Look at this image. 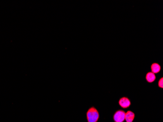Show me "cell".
Returning a JSON list of instances; mask_svg holds the SVG:
<instances>
[{
	"label": "cell",
	"instance_id": "obj_1",
	"mask_svg": "<svg viewBox=\"0 0 163 122\" xmlns=\"http://www.w3.org/2000/svg\"><path fill=\"white\" fill-rule=\"evenodd\" d=\"M87 122H97L100 118V114L94 106L89 108L86 112Z\"/></svg>",
	"mask_w": 163,
	"mask_h": 122
},
{
	"label": "cell",
	"instance_id": "obj_4",
	"mask_svg": "<svg viewBox=\"0 0 163 122\" xmlns=\"http://www.w3.org/2000/svg\"><path fill=\"white\" fill-rule=\"evenodd\" d=\"M135 117V113L131 111H128L127 112H125V120L126 122H133Z\"/></svg>",
	"mask_w": 163,
	"mask_h": 122
},
{
	"label": "cell",
	"instance_id": "obj_2",
	"mask_svg": "<svg viewBox=\"0 0 163 122\" xmlns=\"http://www.w3.org/2000/svg\"><path fill=\"white\" fill-rule=\"evenodd\" d=\"M125 112L122 109H119L114 114L113 119L114 122H123L125 120Z\"/></svg>",
	"mask_w": 163,
	"mask_h": 122
},
{
	"label": "cell",
	"instance_id": "obj_6",
	"mask_svg": "<svg viewBox=\"0 0 163 122\" xmlns=\"http://www.w3.org/2000/svg\"><path fill=\"white\" fill-rule=\"evenodd\" d=\"M151 70L154 74L159 73L161 70V66L158 63H153L151 65Z\"/></svg>",
	"mask_w": 163,
	"mask_h": 122
},
{
	"label": "cell",
	"instance_id": "obj_3",
	"mask_svg": "<svg viewBox=\"0 0 163 122\" xmlns=\"http://www.w3.org/2000/svg\"><path fill=\"white\" fill-rule=\"evenodd\" d=\"M119 105L123 109H128L131 105V101L128 98L123 97L119 101Z\"/></svg>",
	"mask_w": 163,
	"mask_h": 122
},
{
	"label": "cell",
	"instance_id": "obj_5",
	"mask_svg": "<svg viewBox=\"0 0 163 122\" xmlns=\"http://www.w3.org/2000/svg\"><path fill=\"white\" fill-rule=\"evenodd\" d=\"M146 79L148 83H153L156 80V76L152 72H149L146 74Z\"/></svg>",
	"mask_w": 163,
	"mask_h": 122
},
{
	"label": "cell",
	"instance_id": "obj_7",
	"mask_svg": "<svg viewBox=\"0 0 163 122\" xmlns=\"http://www.w3.org/2000/svg\"><path fill=\"white\" fill-rule=\"evenodd\" d=\"M158 87H160L161 89L163 88V78L162 77L160 79V80L158 81Z\"/></svg>",
	"mask_w": 163,
	"mask_h": 122
},
{
	"label": "cell",
	"instance_id": "obj_8",
	"mask_svg": "<svg viewBox=\"0 0 163 122\" xmlns=\"http://www.w3.org/2000/svg\"></svg>",
	"mask_w": 163,
	"mask_h": 122
}]
</instances>
